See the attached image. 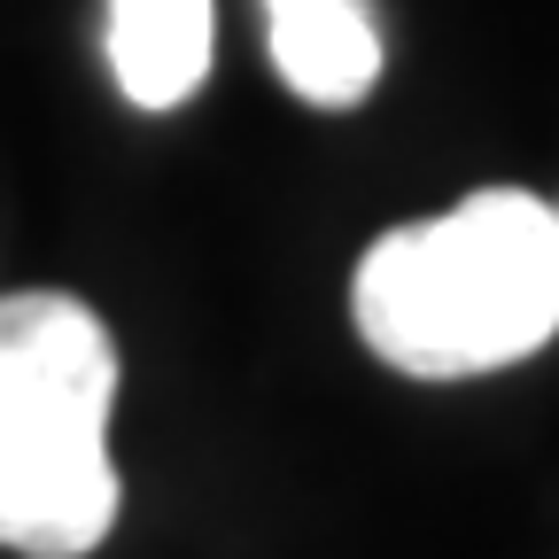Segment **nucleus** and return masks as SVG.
Returning <instances> with one entry per match:
<instances>
[{
  "mask_svg": "<svg viewBox=\"0 0 559 559\" xmlns=\"http://www.w3.org/2000/svg\"><path fill=\"white\" fill-rule=\"evenodd\" d=\"M349 311L381 366L412 381H474L559 334V202L528 187H481L443 218L389 226Z\"/></svg>",
  "mask_w": 559,
  "mask_h": 559,
  "instance_id": "1",
  "label": "nucleus"
},
{
  "mask_svg": "<svg viewBox=\"0 0 559 559\" xmlns=\"http://www.w3.org/2000/svg\"><path fill=\"white\" fill-rule=\"evenodd\" d=\"M117 342L79 296L0 304V551L86 559L117 528Z\"/></svg>",
  "mask_w": 559,
  "mask_h": 559,
  "instance_id": "2",
  "label": "nucleus"
},
{
  "mask_svg": "<svg viewBox=\"0 0 559 559\" xmlns=\"http://www.w3.org/2000/svg\"><path fill=\"white\" fill-rule=\"evenodd\" d=\"M272 70L311 109H358L381 86V32L366 0H264Z\"/></svg>",
  "mask_w": 559,
  "mask_h": 559,
  "instance_id": "3",
  "label": "nucleus"
},
{
  "mask_svg": "<svg viewBox=\"0 0 559 559\" xmlns=\"http://www.w3.org/2000/svg\"><path fill=\"white\" fill-rule=\"evenodd\" d=\"M210 0H109V70L132 109H179L210 79Z\"/></svg>",
  "mask_w": 559,
  "mask_h": 559,
  "instance_id": "4",
  "label": "nucleus"
}]
</instances>
